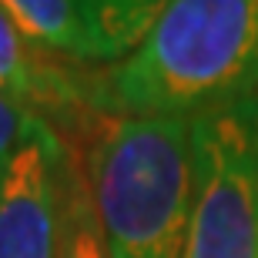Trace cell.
Instances as JSON below:
<instances>
[{
	"instance_id": "obj_4",
	"label": "cell",
	"mask_w": 258,
	"mask_h": 258,
	"mask_svg": "<svg viewBox=\"0 0 258 258\" xmlns=\"http://www.w3.org/2000/svg\"><path fill=\"white\" fill-rule=\"evenodd\" d=\"M74 164L44 121L0 164V258H64Z\"/></svg>"
},
{
	"instance_id": "obj_5",
	"label": "cell",
	"mask_w": 258,
	"mask_h": 258,
	"mask_svg": "<svg viewBox=\"0 0 258 258\" xmlns=\"http://www.w3.org/2000/svg\"><path fill=\"white\" fill-rule=\"evenodd\" d=\"M37 50L67 64H117L141 47L161 17L158 0H4Z\"/></svg>"
},
{
	"instance_id": "obj_2",
	"label": "cell",
	"mask_w": 258,
	"mask_h": 258,
	"mask_svg": "<svg viewBox=\"0 0 258 258\" xmlns=\"http://www.w3.org/2000/svg\"><path fill=\"white\" fill-rule=\"evenodd\" d=\"M191 174L188 117H97L84 188L104 255L184 258Z\"/></svg>"
},
{
	"instance_id": "obj_3",
	"label": "cell",
	"mask_w": 258,
	"mask_h": 258,
	"mask_svg": "<svg viewBox=\"0 0 258 258\" xmlns=\"http://www.w3.org/2000/svg\"><path fill=\"white\" fill-rule=\"evenodd\" d=\"M184 258H258V94L191 117Z\"/></svg>"
},
{
	"instance_id": "obj_6",
	"label": "cell",
	"mask_w": 258,
	"mask_h": 258,
	"mask_svg": "<svg viewBox=\"0 0 258 258\" xmlns=\"http://www.w3.org/2000/svg\"><path fill=\"white\" fill-rule=\"evenodd\" d=\"M84 77L87 71H77V64L34 47L0 4V94L27 104L40 121L44 114L60 121L97 117L87 107Z\"/></svg>"
},
{
	"instance_id": "obj_1",
	"label": "cell",
	"mask_w": 258,
	"mask_h": 258,
	"mask_svg": "<svg viewBox=\"0 0 258 258\" xmlns=\"http://www.w3.org/2000/svg\"><path fill=\"white\" fill-rule=\"evenodd\" d=\"M258 94V0H174L131 57L94 67L97 117H198Z\"/></svg>"
},
{
	"instance_id": "obj_7",
	"label": "cell",
	"mask_w": 258,
	"mask_h": 258,
	"mask_svg": "<svg viewBox=\"0 0 258 258\" xmlns=\"http://www.w3.org/2000/svg\"><path fill=\"white\" fill-rule=\"evenodd\" d=\"M40 124H44V121H40L27 104H20V101H14V97H7V94H0V164L7 161L10 154L17 151Z\"/></svg>"
}]
</instances>
